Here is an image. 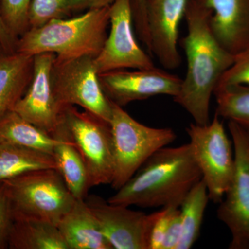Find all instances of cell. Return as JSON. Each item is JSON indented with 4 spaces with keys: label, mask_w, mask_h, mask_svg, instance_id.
<instances>
[{
    "label": "cell",
    "mask_w": 249,
    "mask_h": 249,
    "mask_svg": "<svg viewBox=\"0 0 249 249\" xmlns=\"http://www.w3.org/2000/svg\"><path fill=\"white\" fill-rule=\"evenodd\" d=\"M210 15L211 11L196 0H188L184 16L187 34L181 40L186 56V73L173 98L198 124L211 121V98L235 59L214 37L209 26Z\"/></svg>",
    "instance_id": "cell-1"
},
{
    "label": "cell",
    "mask_w": 249,
    "mask_h": 249,
    "mask_svg": "<svg viewBox=\"0 0 249 249\" xmlns=\"http://www.w3.org/2000/svg\"><path fill=\"white\" fill-rule=\"evenodd\" d=\"M202 178L191 145L162 147L142 165L107 201L144 208H179L192 188Z\"/></svg>",
    "instance_id": "cell-2"
},
{
    "label": "cell",
    "mask_w": 249,
    "mask_h": 249,
    "mask_svg": "<svg viewBox=\"0 0 249 249\" xmlns=\"http://www.w3.org/2000/svg\"><path fill=\"white\" fill-rule=\"evenodd\" d=\"M109 24V6L53 19L42 27L30 28L18 39L16 52L31 56L49 52L59 59L96 58L107 38Z\"/></svg>",
    "instance_id": "cell-3"
},
{
    "label": "cell",
    "mask_w": 249,
    "mask_h": 249,
    "mask_svg": "<svg viewBox=\"0 0 249 249\" xmlns=\"http://www.w3.org/2000/svg\"><path fill=\"white\" fill-rule=\"evenodd\" d=\"M2 183L13 217L40 219L58 226L76 199L56 169L34 170Z\"/></svg>",
    "instance_id": "cell-4"
},
{
    "label": "cell",
    "mask_w": 249,
    "mask_h": 249,
    "mask_svg": "<svg viewBox=\"0 0 249 249\" xmlns=\"http://www.w3.org/2000/svg\"><path fill=\"white\" fill-rule=\"evenodd\" d=\"M111 102L110 124L114 151L111 186L117 191L154 153L177 139L172 128L149 127L136 121L123 107Z\"/></svg>",
    "instance_id": "cell-5"
},
{
    "label": "cell",
    "mask_w": 249,
    "mask_h": 249,
    "mask_svg": "<svg viewBox=\"0 0 249 249\" xmlns=\"http://www.w3.org/2000/svg\"><path fill=\"white\" fill-rule=\"evenodd\" d=\"M186 132L193 157L207 187L210 200L219 204L235 171L232 141L228 137L220 117L216 114L209 124H191Z\"/></svg>",
    "instance_id": "cell-6"
},
{
    "label": "cell",
    "mask_w": 249,
    "mask_h": 249,
    "mask_svg": "<svg viewBox=\"0 0 249 249\" xmlns=\"http://www.w3.org/2000/svg\"><path fill=\"white\" fill-rule=\"evenodd\" d=\"M94 58L55 57L52 70V86L55 101L62 111L78 106L109 123L111 102L105 94L98 78Z\"/></svg>",
    "instance_id": "cell-7"
},
{
    "label": "cell",
    "mask_w": 249,
    "mask_h": 249,
    "mask_svg": "<svg viewBox=\"0 0 249 249\" xmlns=\"http://www.w3.org/2000/svg\"><path fill=\"white\" fill-rule=\"evenodd\" d=\"M73 142L84 160L90 188L111 185L114 176V151L110 124L75 106L64 110Z\"/></svg>",
    "instance_id": "cell-8"
},
{
    "label": "cell",
    "mask_w": 249,
    "mask_h": 249,
    "mask_svg": "<svg viewBox=\"0 0 249 249\" xmlns=\"http://www.w3.org/2000/svg\"><path fill=\"white\" fill-rule=\"evenodd\" d=\"M235 155L231 182L217 211L231 233L229 249H249V144L247 129L229 121Z\"/></svg>",
    "instance_id": "cell-9"
},
{
    "label": "cell",
    "mask_w": 249,
    "mask_h": 249,
    "mask_svg": "<svg viewBox=\"0 0 249 249\" xmlns=\"http://www.w3.org/2000/svg\"><path fill=\"white\" fill-rule=\"evenodd\" d=\"M110 31L94 58L98 74L119 70H147L155 67L150 55L139 46L134 34L130 0H115L109 6Z\"/></svg>",
    "instance_id": "cell-10"
},
{
    "label": "cell",
    "mask_w": 249,
    "mask_h": 249,
    "mask_svg": "<svg viewBox=\"0 0 249 249\" xmlns=\"http://www.w3.org/2000/svg\"><path fill=\"white\" fill-rule=\"evenodd\" d=\"M98 78L108 99L121 107L159 95L175 97L182 83L180 77L156 67L106 72L98 74Z\"/></svg>",
    "instance_id": "cell-11"
},
{
    "label": "cell",
    "mask_w": 249,
    "mask_h": 249,
    "mask_svg": "<svg viewBox=\"0 0 249 249\" xmlns=\"http://www.w3.org/2000/svg\"><path fill=\"white\" fill-rule=\"evenodd\" d=\"M85 201L113 249H148L151 214L110 204L95 195Z\"/></svg>",
    "instance_id": "cell-12"
},
{
    "label": "cell",
    "mask_w": 249,
    "mask_h": 249,
    "mask_svg": "<svg viewBox=\"0 0 249 249\" xmlns=\"http://www.w3.org/2000/svg\"><path fill=\"white\" fill-rule=\"evenodd\" d=\"M55 58V54L49 52L34 55L30 85L12 109L50 134L58 127L64 111L59 107L52 90L51 75Z\"/></svg>",
    "instance_id": "cell-13"
},
{
    "label": "cell",
    "mask_w": 249,
    "mask_h": 249,
    "mask_svg": "<svg viewBox=\"0 0 249 249\" xmlns=\"http://www.w3.org/2000/svg\"><path fill=\"white\" fill-rule=\"evenodd\" d=\"M188 0H146L150 53L167 70L181 65L178 50L179 25L184 18Z\"/></svg>",
    "instance_id": "cell-14"
},
{
    "label": "cell",
    "mask_w": 249,
    "mask_h": 249,
    "mask_svg": "<svg viewBox=\"0 0 249 249\" xmlns=\"http://www.w3.org/2000/svg\"><path fill=\"white\" fill-rule=\"evenodd\" d=\"M211 11L209 26L218 42L235 55L249 48V0H196Z\"/></svg>",
    "instance_id": "cell-15"
},
{
    "label": "cell",
    "mask_w": 249,
    "mask_h": 249,
    "mask_svg": "<svg viewBox=\"0 0 249 249\" xmlns=\"http://www.w3.org/2000/svg\"><path fill=\"white\" fill-rule=\"evenodd\" d=\"M55 139L53 157L56 170L76 199H85L90 189L89 178L84 160L73 142L62 114L58 127L52 134Z\"/></svg>",
    "instance_id": "cell-16"
},
{
    "label": "cell",
    "mask_w": 249,
    "mask_h": 249,
    "mask_svg": "<svg viewBox=\"0 0 249 249\" xmlns=\"http://www.w3.org/2000/svg\"><path fill=\"white\" fill-rule=\"evenodd\" d=\"M57 227L68 249H113L85 199H76Z\"/></svg>",
    "instance_id": "cell-17"
},
{
    "label": "cell",
    "mask_w": 249,
    "mask_h": 249,
    "mask_svg": "<svg viewBox=\"0 0 249 249\" xmlns=\"http://www.w3.org/2000/svg\"><path fill=\"white\" fill-rule=\"evenodd\" d=\"M34 73V56L14 52L0 56V115L12 110L25 93Z\"/></svg>",
    "instance_id": "cell-18"
},
{
    "label": "cell",
    "mask_w": 249,
    "mask_h": 249,
    "mask_svg": "<svg viewBox=\"0 0 249 249\" xmlns=\"http://www.w3.org/2000/svg\"><path fill=\"white\" fill-rule=\"evenodd\" d=\"M8 245L11 249H68L56 225L20 217H13Z\"/></svg>",
    "instance_id": "cell-19"
},
{
    "label": "cell",
    "mask_w": 249,
    "mask_h": 249,
    "mask_svg": "<svg viewBox=\"0 0 249 249\" xmlns=\"http://www.w3.org/2000/svg\"><path fill=\"white\" fill-rule=\"evenodd\" d=\"M0 142L40 150L53 156L55 139L14 110L0 115Z\"/></svg>",
    "instance_id": "cell-20"
},
{
    "label": "cell",
    "mask_w": 249,
    "mask_h": 249,
    "mask_svg": "<svg viewBox=\"0 0 249 249\" xmlns=\"http://www.w3.org/2000/svg\"><path fill=\"white\" fill-rule=\"evenodd\" d=\"M42 169H56L53 156L29 147L0 142V183Z\"/></svg>",
    "instance_id": "cell-21"
},
{
    "label": "cell",
    "mask_w": 249,
    "mask_h": 249,
    "mask_svg": "<svg viewBox=\"0 0 249 249\" xmlns=\"http://www.w3.org/2000/svg\"><path fill=\"white\" fill-rule=\"evenodd\" d=\"M210 200L204 180L191 188L180 206L181 237L177 249H190L200 235L205 211Z\"/></svg>",
    "instance_id": "cell-22"
},
{
    "label": "cell",
    "mask_w": 249,
    "mask_h": 249,
    "mask_svg": "<svg viewBox=\"0 0 249 249\" xmlns=\"http://www.w3.org/2000/svg\"><path fill=\"white\" fill-rule=\"evenodd\" d=\"M213 96L217 116L249 129V86L234 85L216 88Z\"/></svg>",
    "instance_id": "cell-23"
},
{
    "label": "cell",
    "mask_w": 249,
    "mask_h": 249,
    "mask_svg": "<svg viewBox=\"0 0 249 249\" xmlns=\"http://www.w3.org/2000/svg\"><path fill=\"white\" fill-rule=\"evenodd\" d=\"M31 0H0L1 18L6 29L18 40L29 29V12Z\"/></svg>",
    "instance_id": "cell-24"
},
{
    "label": "cell",
    "mask_w": 249,
    "mask_h": 249,
    "mask_svg": "<svg viewBox=\"0 0 249 249\" xmlns=\"http://www.w3.org/2000/svg\"><path fill=\"white\" fill-rule=\"evenodd\" d=\"M70 0H31L29 12L30 28L45 25L53 19L71 16Z\"/></svg>",
    "instance_id": "cell-25"
},
{
    "label": "cell",
    "mask_w": 249,
    "mask_h": 249,
    "mask_svg": "<svg viewBox=\"0 0 249 249\" xmlns=\"http://www.w3.org/2000/svg\"><path fill=\"white\" fill-rule=\"evenodd\" d=\"M234 85L249 86V48L235 55L233 64L223 75L216 88Z\"/></svg>",
    "instance_id": "cell-26"
},
{
    "label": "cell",
    "mask_w": 249,
    "mask_h": 249,
    "mask_svg": "<svg viewBox=\"0 0 249 249\" xmlns=\"http://www.w3.org/2000/svg\"><path fill=\"white\" fill-rule=\"evenodd\" d=\"M12 222L11 204L1 182L0 183V249L9 248L8 242Z\"/></svg>",
    "instance_id": "cell-27"
},
{
    "label": "cell",
    "mask_w": 249,
    "mask_h": 249,
    "mask_svg": "<svg viewBox=\"0 0 249 249\" xmlns=\"http://www.w3.org/2000/svg\"><path fill=\"white\" fill-rule=\"evenodd\" d=\"M181 237V212L179 208H178L172 214L160 249H177Z\"/></svg>",
    "instance_id": "cell-28"
},
{
    "label": "cell",
    "mask_w": 249,
    "mask_h": 249,
    "mask_svg": "<svg viewBox=\"0 0 249 249\" xmlns=\"http://www.w3.org/2000/svg\"><path fill=\"white\" fill-rule=\"evenodd\" d=\"M133 14L134 25L139 38L149 37L146 14V0H130Z\"/></svg>",
    "instance_id": "cell-29"
},
{
    "label": "cell",
    "mask_w": 249,
    "mask_h": 249,
    "mask_svg": "<svg viewBox=\"0 0 249 249\" xmlns=\"http://www.w3.org/2000/svg\"><path fill=\"white\" fill-rule=\"evenodd\" d=\"M115 0H70V9L74 12H85L89 10L109 7Z\"/></svg>",
    "instance_id": "cell-30"
},
{
    "label": "cell",
    "mask_w": 249,
    "mask_h": 249,
    "mask_svg": "<svg viewBox=\"0 0 249 249\" xmlns=\"http://www.w3.org/2000/svg\"><path fill=\"white\" fill-rule=\"evenodd\" d=\"M17 42L18 41L15 40L6 29L1 18V9H0V43L1 44L5 53H11L16 52Z\"/></svg>",
    "instance_id": "cell-31"
},
{
    "label": "cell",
    "mask_w": 249,
    "mask_h": 249,
    "mask_svg": "<svg viewBox=\"0 0 249 249\" xmlns=\"http://www.w3.org/2000/svg\"><path fill=\"white\" fill-rule=\"evenodd\" d=\"M6 53L4 52V49H3L2 46H1V44L0 43V56H1L2 54Z\"/></svg>",
    "instance_id": "cell-32"
},
{
    "label": "cell",
    "mask_w": 249,
    "mask_h": 249,
    "mask_svg": "<svg viewBox=\"0 0 249 249\" xmlns=\"http://www.w3.org/2000/svg\"><path fill=\"white\" fill-rule=\"evenodd\" d=\"M247 129V134H248V139H249V129Z\"/></svg>",
    "instance_id": "cell-33"
}]
</instances>
